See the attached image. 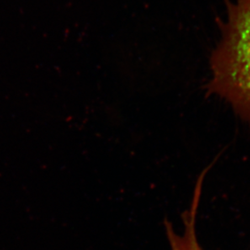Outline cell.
Wrapping results in <instances>:
<instances>
[{
    "label": "cell",
    "instance_id": "cell-2",
    "mask_svg": "<svg viewBox=\"0 0 250 250\" xmlns=\"http://www.w3.org/2000/svg\"><path fill=\"white\" fill-rule=\"evenodd\" d=\"M208 170L209 167L203 170V172L198 177L190 208L182 215V220L184 223L183 234L178 235L176 233L171 223L167 220L165 222L166 234L169 241L171 250H203L198 242V239L196 236V216L200 202L203 180Z\"/></svg>",
    "mask_w": 250,
    "mask_h": 250
},
{
    "label": "cell",
    "instance_id": "cell-1",
    "mask_svg": "<svg viewBox=\"0 0 250 250\" xmlns=\"http://www.w3.org/2000/svg\"><path fill=\"white\" fill-rule=\"evenodd\" d=\"M224 2L225 17L218 19L220 39L210 55L206 89L250 122V0Z\"/></svg>",
    "mask_w": 250,
    "mask_h": 250
}]
</instances>
